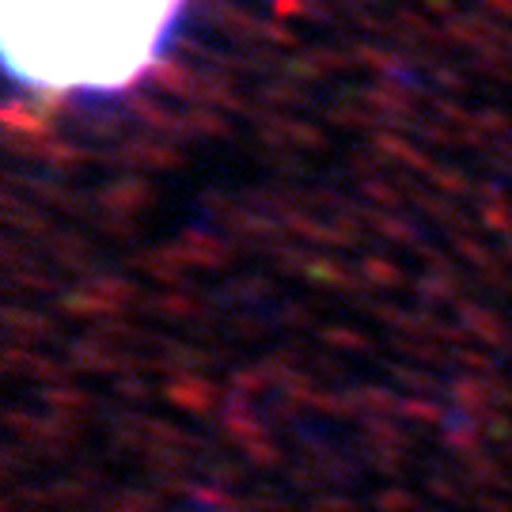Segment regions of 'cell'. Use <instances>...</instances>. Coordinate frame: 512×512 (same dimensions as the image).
Masks as SVG:
<instances>
[{
  "mask_svg": "<svg viewBox=\"0 0 512 512\" xmlns=\"http://www.w3.org/2000/svg\"><path fill=\"white\" fill-rule=\"evenodd\" d=\"M186 0H0L8 80L46 99H118L160 69Z\"/></svg>",
  "mask_w": 512,
  "mask_h": 512,
  "instance_id": "cell-1",
  "label": "cell"
}]
</instances>
